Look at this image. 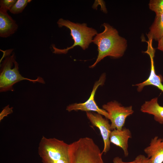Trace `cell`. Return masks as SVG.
Returning a JSON list of instances; mask_svg holds the SVG:
<instances>
[{"mask_svg":"<svg viewBox=\"0 0 163 163\" xmlns=\"http://www.w3.org/2000/svg\"><path fill=\"white\" fill-rule=\"evenodd\" d=\"M104 30L97 34L92 42L97 47L98 54L95 62L89 66L93 68L105 57L115 58L121 57L127 47V41L119 35L118 31L107 23L103 24Z\"/></svg>","mask_w":163,"mask_h":163,"instance_id":"1","label":"cell"},{"mask_svg":"<svg viewBox=\"0 0 163 163\" xmlns=\"http://www.w3.org/2000/svg\"><path fill=\"white\" fill-rule=\"evenodd\" d=\"M13 49H10L2 51V58H4L0 63V91H13V87L15 83L22 80H26L34 83L38 82L43 84L45 82L43 78L38 76L36 79H31L22 76L20 74L19 64L16 60L15 55Z\"/></svg>","mask_w":163,"mask_h":163,"instance_id":"2","label":"cell"},{"mask_svg":"<svg viewBox=\"0 0 163 163\" xmlns=\"http://www.w3.org/2000/svg\"><path fill=\"white\" fill-rule=\"evenodd\" d=\"M69 147L63 140L43 136L38 153L43 163H71Z\"/></svg>","mask_w":163,"mask_h":163,"instance_id":"3","label":"cell"},{"mask_svg":"<svg viewBox=\"0 0 163 163\" xmlns=\"http://www.w3.org/2000/svg\"><path fill=\"white\" fill-rule=\"evenodd\" d=\"M57 23L60 28L65 27L69 29L74 43L71 46L63 49L57 48L54 45H53L54 50L53 53H55L66 54L69 50L76 46H79L83 50H85L92 42L93 37L97 34L95 29L88 27L85 23H75L61 18Z\"/></svg>","mask_w":163,"mask_h":163,"instance_id":"4","label":"cell"},{"mask_svg":"<svg viewBox=\"0 0 163 163\" xmlns=\"http://www.w3.org/2000/svg\"><path fill=\"white\" fill-rule=\"evenodd\" d=\"M102 108L109 115L111 122V130L121 129L124 126L126 118L134 113L132 106L124 107L116 101H111L104 104Z\"/></svg>","mask_w":163,"mask_h":163,"instance_id":"5","label":"cell"},{"mask_svg":"<svg viewBox=\"0 0 163 163\" xmlns=\"http://www.w3.org/2000/svg\"><path fill=\"white\" fill-rule=\"evenodd\" d=\"M105 79V75L104 74H102L99 79L95 83L90 96L88 100L84 103H75L70 104L67 107L66 110L69 112L78 110L86 112L94 111L109 119V116L108 113L105 110L98 107L94 99L97 90L100 86L104 84Z\"/></svg>","mask_w":163,"mask_h":163,"instance_id":"6","label":"cell"},{"mask_svg":"<svg viewBox=\"0 0 163 163\" xmlns=\"http://www.w3.org/2000/svg\"><path fill=\"white\" fill-rule=\"evenodd\" d=\"M145 41L147 43L148 46L147 50L144 52L147 54L150 58V74L146 80L142 83L133 85V86L137 87V91L138 92L142 91L144 87L146 86L152 85L157 87L163 92V85L162 83L163 81L162 77L160 74L157 75L155 70L154 59L155 50L152 46L153 40H151L147 41Z\"/></svg>","mask_w":163,"mask_h":163,"instance_id":"7","label":"cell"},{"mask_svg":"<svg viewBox=\"0 0 163 163\" xmlns=\"http://www.w3.org/2000/svg\"><path fill=\"white\" fill-rule=\"evenodd\" d=\"M86 113L88 118L93 125L99 129L104 143V149L101 152L102 154L106 153L110 148V124L107 119L103 118L101 114L90 112H86Z\"/></svg>","mask_w":163,"mask_h":163,"instance_id":"8","label":"cell"},{"mask_svg":"<svg viewBox=\"0 0 163 163\" xmlns=\"http://www.w3.org/2000/svg\"><path fill=\"white\" fill-rule=\"evenodd\" d=\"M131 137V133L129 129L123 128L121 130L115 129L111 130L110 140V143L121 148L125 157H127L129 155L128 140Z\"/></svg>","mask_w":163,"mask_h":163,"instance_id":"9","label":"cell"},{"mask_svg":"<svg viewBox=\"0 0 163 163\" xmlns=\"http://www.w3.org/2000/svg\"><path fill=\"white\" fill-rule=\"evenodd\" d=\"M144 151L150 159L151 163H163V138L154 137Z\"/></svg>","mask_w":163,"mask_h":163,"instance_id":"10","label":"cell"},{"mask_svg":"<svg viewBox=\"0 0 163 163\" xmlns=\"http://www.w3.org/2000/svg\"><path fill=\"white\" fill-rule=\"evenodd\" d=\"M18 25L7 11L0 10V36L6 38L14 34Z\"/></svg>","mask_w":163,"mask_h":163,"instance_id":"11","label":"cell"},{"mask_svg":"<svg viewBox=\"0 0 163 163\" xmlns=\"http://www.w3.org/2000/svg\"><path fill=\"white\" fill-rule=\"evenodd\" d=\"M140 110L142 112L153 115L155 121L163 125V107L158 103V97L145 101L141 106Z\"/></svg>","mask_w":163,"mask_h":163,"instance_id":"12","label":"cell"},{"mask_svg":"<svg viewBox=\"0 0 163 163\" xmlns=\"http://www.w3.org/2000/svg\"><path fill=\"white\" fill-rule=\"evenodd\" d=\"M148 40H158L163 35V13L156 15L149 31L146 34Z\"/></svg>","mask_w":163,"mask_h":163,"instance_id":"13","label":"cell"},{"mask_svg":"<svg viewBox=\"0 0 163 163\" xmlns=\"http://www.w3.org/2000/svg\"><path fill=\"white\" fill-rule=\"evenodd\" d=\"M31 0H18L12 7L9 11L14 14L21 13Z\"/></svg>","mask_w":163,"mask_h":163,"instance_id":"14","label":"cell"},{"mask_svg":"<svg viewBox=\"0 0 163 163\" xmlns=\"http://www.w3.org/2000/svg\"><path fill=\"white\" fill-rule=\"evenodd\" d=\"M149 5L150 9L155 13L156 15L163 13V0H151Z\"/></svg>","mask_w":163,"mask_h":163,"instance_id":"15","label":"cell"},{"mask_svg":"<svg viewBox=\"0 0 163 163\" xmlns=\"http://www.w3.org/2000/svg\"><path fill=\"white\" fill-rule=\"evenodd\" d=\"M16 1V0H1L0 10L6 11H9Z\"/></svg>","mask_w":163,"mask_h":163,"instance_id":"16","label":"cell"},{"mask_svg":"<svg viewBox=\"0 0 163 163\" xmlns=\"http://www.w3.org/2000/svg\"><path fill=\"white\" fill-rule=\"evenodd\" d=\"M13 108L12 107L10 108L9 105L3 108L0 113V122L5 117L7 116L8 114L13 113Z\"/></svg>","mask_w":163,"mask_h":163,"instance_id":"17","label":"cell"},{"mask_svg":"<svg viewBox=\"0 0 163 163\" xmlns=\"http://www.w3.org/2000/svg\"><path fill=\"white\" fill-rule=\"evenodd\" d=\"M135 160L136 163H151L150 159L142 155H139L136 157Z\"/></svg>","mask_w":163,"mask_h":163,"instance_id":"18","label":"cell"},{"mask_svg":"<svg viewBox=\"0 0 163 163\" xmlns=\"http://www.w3.org/2000/svg\"><path fill=\"white\" fill-rule=\"evenodd\" d=\"M113 163H136V161L135 160L130 162H124L123 161L121 158L118 156L114 158L113 159Z\"/></svg>","mask_w":163,"mask_h":163,"instance_id":"19","label":"cell"},{"mask_svg":"<svg viewBox=\"0 0 163 163\" xmlns=\"http://www.w3.org/2000/svg\"><path fill=\"white\" fill-rule=\"evenodd\" d=\"M157 49L163 52V35L158 41Z\"/></svg>","mask_w":163,"mask_h":163,"instance_id":"20","label":"cell"}]
</instances>
